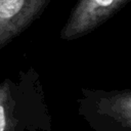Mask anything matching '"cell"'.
<instances>
[{"mask_svg":"<svg viewBox=\"0 0 131 131\" xmlns=\"http://www.w3.org/2000/svg\"><path fill=\"white\" fill-rule=\"evenodd\" d=\"M128 1L78 0L60 31V38L69 41L87 35L114 16Z\"/></svg>","mask_w":131,"mask_h":131,"instance_id":"obj_1","label":"cell"},{"mask_svg":"<svg viewBox=\"0 0 131 131\" xmlns=\"http://www.w3.org/2000/svg\"><path fill=\"white\" fill-rule=\"evenodd\" d=\"M51 0H0V50L37 19Z\"/></svg>","mask_w":131,"mask_h":131,"instance_id":"obj_2","label":"cell"},{"mask_svg":"<svg viewBox=\"0 0 131 131\" xmlns=\"http://www.w3.org/2000/svg\"><path fill=\"white\" fill-rule=\"evenodd\" d=\"M11 95L7 82L0 84V131H13Z\"/></svg>","mask_w":131,"mask_h":131,"instance_id":"obj_3","label":"cell"}]
</instances>
